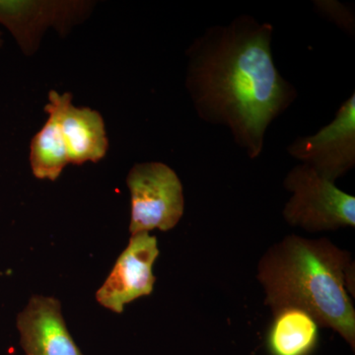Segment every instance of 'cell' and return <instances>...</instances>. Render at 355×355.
<instances>
[{
  "mask_svg": "<svg viewBox=\"0 0 355 355\" xmlns=\"http://www.w3.org/2000/svg\"><path fill=\"white\" fill-rule=\"evenodd\" d=\"M2 44H3V39H2V33L0 32V48H1Z\"/></svg>",
  "mask_w": 355,
  "mask_h": 355,
  "instance_id": "obj_13",
  "label": "cell"
},
{
  "mask_svg": "<svg viewBox=\"0 0 355 355\" xmlns=\"http://www.w3.org/2000/svg\"><path fill=\"white\" fill-rule=\"evenodd\" d=\"M130 236L176 227L184 211L183 184L162 162L137 163L128 172Z\"/></svg>",
  "mask_w": 355,
  "mask_h": 355,
  "instance_id": "obj_4",
  "label": "cell"
},
{
  "mask_svg": "<svg viewBox=\"0 0 355 355\" xmlns=\"http://www.w3.org/2000/svg\"><path fill=\"white\" fill-rule=\"evenodd\" d=\"M49 104L57 112L70 164L97 163L106 156L109 141L99 112L74 106L70 93L60 94L55 90L49 92Z\"/></svg>",
  "mask_w": 355,
  "mask_h": 355,
  "instance_id": "obj_9",
  "label": "cell"
},
{
  "mask_svg": "<svg viewBox=\"0 0 355 355\" xmlns=\"http://www.w3.org/2000/svg\"><path fill=\"white\" fill-rule=\"evenodd\" d=\"M158 256L155 236L148 232L130 236L127 248L96 292L97 302L116 314H121L128 303L150 295L156 282L153 266Z\"/></svg>",
  "mask_w": 355,
  "mask_h": 355,
  "instance_id": "obj_7",
  "label": "cell"
},
{
  "mask_svg": "<svg viewBox=\"0 0 355 355\" xmlns=\"http://www.w3.org/2000/svg\"><path fill=\"white\" fill-rule=\"evenodd\" d=\"M319 3L317 4L319 9L321 8L331 20H335L336 24L343 26L349 32H352V30L354 31V17H352V14L345 6L338 2L321 1Z\"/></svg>",
  "mask_w": 355,
  "mask_h": 355,
  "instance_id": "obj_12",
  "label": "cell"
},
{
  "mask_svg": "<svg viewBox=\"0 0 355 355\" xmlns=\"http://www.w3.org/2000/svg\"><path fill=\"white\" fill-rule=\"evenodd\" d=\"M90 1H36L0 0V24L12 34L26 55L38 51L46 30L53 28L65 36L88 17L92 11Z\"/></svg>",
  "mask_w": 355,
  "mask_h": 355,
  "instance_id": "obj_5",
  "label": "cell"
},
{
  "mask_svg": "<svg viewBox=\"0 0 355 355\" xmlns=\"http://www.w3.org/2000/svg\"><path fill=\"white\" fill-rule=\"evenodd\" d=\"M266 336L270 355H312L319 345V324L309 313L299 308H282Z\"/></svg>",
  "mask_w": 355,
  "mask_h": 355,
  "instance_id": "obj_10",
  "label": "cell"
},
{
  "mask_svg": "<svg viewBox=\"0 0 355 355\" xmlns=\"http://www.w3.org/2000/svg\"><path fill=\"white\" fill-rule=\"evenodd\" d=\"M257 279L272 312L295 307L336 331L355 349L354 263L347 251L327 238L286 236L261 257Z\"/></svg>",
  "mask_w": 355,
  "mask_h": 355,
  "instance_id": "obj_2",
  "label": "cell"
},
{
  "mask_svg": "<svg viewBox=\"0 0 355 355\" xmlns=\"http://www.w3.org/2000/svg\"><path fill=\"white\" fill-rule=\"evenodd\" d=\"M289 155L335 183L355 165V94L343 103L335 119L309 137L287 147Z\"/></svg>",
  "mask_w": 355,
  "mask_h": 355,
  "instance_id": "obj_6",
  "label": "cell"
},
{
  "mask_svg": "<svg viewBox=\"0 0 355 355\" xmlns=\"http://www.w3.org/2000/svg\"><path fill=\"white\" fill-rule=\"evenodd\" d=\"M44 111L48 114V120L33 137L30 146V165L37 179L55 181L70 164L69 150L57 112L49 103L44 106Z\"/></svg>",
  "mask_w": 355,
  "mask_h": 355,
  "instance_id": "obj_11",
  "label": "cell"
},
{
  "mask_svg": "<svg viewBox=\"0 0 355 355\" xmlns=\"http://www.w3.org/2000/svg\"><path fill=\"white\" fill-rule=\"evenodd\" d=\"M16 324L25 355H84L70 335L58 299L33 296Z\"/></svg>",
  "mask_w": 355,
  "mask_h": 355,
  "instance_id": "obj_8",
  "label": "cell"
},
{
  "mask_svg": "<svg viewBox=\"0 0 355 355\" xmlns=\"http://www.w3.org/2000/svg\"><path fill=\"white\" fill-rule=\"evenodd\" d=\"M284 187L291 191L284 217L289 225L309 232L355 226V198L306 164L288 172Z\"/></svg>",
  "mask_w": 355,
  "mask_h": 355,
  "instance_id": "obj_3",
  "label": "cell"
},
{
  "mask_svg": "<svg viewBox=\"0 0 355 355\" xmlns=\"http://www.w3.org/2000/svg\"><path fill=\"white\" fill-rule=\"evenodd\" d=\"M273 27L241 15L207 28L187 51L186 86L203 121L224 125L250 158L261 155L266 130L297 97L279 73Z\"/></svg>",
  "mask_w": 355,
  "mask_h": 355,
  "instance_id": "obj_1",
  "label": "cell"
}]
</instances>
